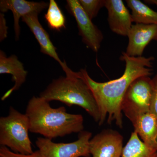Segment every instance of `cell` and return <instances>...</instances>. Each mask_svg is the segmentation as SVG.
<instances>
[{
    "mask_svg": "<svg viewBox=\"0 0 157 157\" xmlns=\"http://www.w3.org/2000/svg\"><path fill=\"white\" fill-rule=\"evenodd\" d=\"M92 157H121L123 150V137L115 130L105 129L90 141Z\"/></svg>",
    "mask_w": 157,
    "mask_h": 157,
    "instance_id": "obj_8",
    "label": "cell"
},
{
    "mask_svg": "<svg viewBox=\"0 0 157 157\" xmlns=\"http://www.w3.org/2000/svg\"><path fill=\"white\" fill-rule=\"evenodd\" d=\"M127 6L132 10L133 22L145 25H157V12L139 0H126Z\"/></svg>",
    "mask_w": 157,
    "mask_h": 157,
    "instance_id": "obj_16",
    "label": "cell"
},
{
    "mask_svg": "<svg viewBox=\"0 0 157 157\" xmlns=\"http://www.w3.org/2000/svg\"><path fill=\"white\" fill-rule=\"evenodd\" d=\"M132 123L141 140L157 150V117L150 112L138 117Z\"/></svg>",
    "mask_w": 157,
    "mask_h": 157,
    "instance_id": "obj_14",
    "label": "cell"
},
{
    "mask_svg": "<svg viewBox=\"0 0 157 157\" xmlns=\"http://www.w3.org/2000/svg\"><path fill=\"white\" fill-rule=\"evenodd\" d=\"M0 74H9L12 76V81L14 84L8 90L2 97L4 101L11 95V94L19 89L26 80L28 72L24 69L23 64L18 59L15 55L7 57L2 50L0 51Z\"/></svg>",
    "mask_w": 157,
    "mask_h": 157,
    "instance_id": "obj_13",
    "label": "cell"
},
{
    "mask_svg": "<svg viewBox=\"0 0 157 157\" xmlns=\"http://www.w3.org/2000/svg\"><path fill=\"white\" fill-rule=\"evenodd\" d=\"M152 91L151 101L150 112L157 117V73L152 79Z\"/></svg>",
    "mask_w": 157,
    "mask_h": 157,
    "instance_id": "obj_20",
    "label": "cell"
},
{
    "mask_svg": "<svg viewBox=\"0 0 157 157\" xmlns=\"http://www.w3.org/2000/svg\"><path fill=\"white\" fill-rule=\"evenodd\" d=\"M144 2L148 4H154L157 6V0H146Z\"/></svg>",
    "mask_w": 157,
    "mask_h": 157,
    "instance_id": "obj_22",
    "label": "cell"
},
{
    "mask_svg": "<svg viewBox=\"0 0 157 157\" xmlns=\"http://www.w3.org/2000/svg\"><path fill=\"white\" fill-rule=\"evenodd\" d=\"M29 121V132L52 140L84 129V119L81 114L67 112L64 107L53 108L49 102L33 96L29 101L25 111Z\"/></svg>",
    "mask_w": 157,
    "mask_h": 157,
    "instance_id": "obj_2",
    "label": "cell"
},
{
    "mask_svg": "<svg viewBox=\"0 0 157 157\" xmlns=\"http://www.w3.org/2000/svg\"><path fill=\"white\" fill-rule=\"evenodd\" d=\"M128 37V44L125 52L129 56H142L144 51L150 42L157 41V25H133Z\"/></svg>",
    "mask_w": 157,
    "mask_h": 157,
    "instance_id": "obj_10",
    "label": "cell"
},
{
    "mask_svg": "<svg viewBox=\"0 0 157 157\" xmlns=\"http://www.w3.org/2000/svg\"><path fill=\"white\" fill-rule=\"evenodd\" d=\"M39 14L37 12L31 13L22 17L21 20L28 26L39 42L41 52L49 56L57 62L64 71L66 76L69 77L74 76L76 72L72 71L67 66L66 62L62 61L59 57L56 51V48L52 42L48 33L43 28L39 21Z\"/></svg>",
    "mask_w": 157,
    "mask_h": 157,
    "instance_id": "obj_9",
    "label": "cell"
},
{
    "mask_svg": "<svg viewBox=\"0 0 157 157\" xmlns=\"http://www.w3.org/2000/svg\"><path fill=\"white\" fill-rule=\"evenodd\" d=\"M120 59L125 62V69L120 78L106 82H101L92 79L86 69L80 70L82 76L94 97L100 113L98 123L101 126L106 119L108 124L113 122L120 128H123L122 103L130 84L136 78L152 74V61L154 57H131L123 52Z\"/></svg>",
    "mask_w": 157,
    "mask_h": 157,
    "instance_id": "obj_1",
    "label": "cell"
},
{
    "mask_svg": "<svg viewBox=\"0 0 157 157\" xmlns=\"http://www.w3.org/2000/svg\"><path fill=\"white\" fill-rule=\"evenodd\" d=\"M39 97L49 102L60 101L69 107L77 105L84 109L96 122L100 121L97 102L80 71L72 77L61 76L54 79Z\"/></svg>",
    "mask_w": 157,
    "mask_h": 157,
    "instance_id": "obj_3",
    "label": "cell"
},
{
    "mask_svg": "<svg viewBox=\"0 0 157 157\" xmlns=\"http://www.w3.org/2000/svg\"><path fill=\"white\" fill-rule=\"evenodd\" d=\"M121 157H157V150L147 146L134 131L124 147Z\"/></svg>",
    "mask_w": 157,
    "mask_h": 157,
    "instance_id": "obj_15",
    "label": "cell"
},
{
    "mask_svg": "<svg viewBox=\"0 0 157 157\" xmlns=\"http://www.w3.org/2000/svg\"><path fill=\"white\" fill-rule=\"evenodd\" d=\"M29 121L25 113L10 107L9 114L0 118V145L17 153H33L29 136Z\"/></svg>",
    "mask_w": 157,
    "mask_h": 157,
    "instance_id": "obj_4",
    "label": "cell"
},
{
    "mask_svg": "<svg viewBox=\"0 0 157 157\" xmlns=\"http://www.w3.org/2000/svg\"><path fill=\"white\" fill-rule=\"evenodd\" d=\"M92 136L90 132L82 131L78 133V139L70 143H55L52 140L39 137L36 144L44 157H90Z\"/></svg>",
    "mask_w": 157,
    "mask_h": 157,
    "instance_id": "obj_6",
    "label": "cell"
},
{
    "mask_svg": "<svg viewBox=\"0 0 157 157\" xmlns=\"http://www.w3.org/2000/svg\"><path fill=\"white\" fill-rule=\"evenodd\" d=\"M152 91V82L150 76H142L129 86L122 103V111L131 121L150 112Z\"/></svg>",
    "mask_w": 157,
    "mask_h": 157,
    "instance_id": "obj_5",
    "label": "cell"
},
{
    "mask_svg": "<svg viewBox=\"0 0 157 157\" xmlns=\"http://www.w3.org/2000/svg\"><path fill=\"white\" fill-rule=\"evenodd\" d=\"M108 11V22L113 33L128 36L133 23L132 14L122 0H105Z\"/></svg>",
    "mask_w": 157,
    "mask_h": 157,
    "instance_id": "obj_11",
    "label": "cell"
},
{
    "mask_svg": "<svg viewBox=\"0 0 157 157\" xmlns=\"http://www.w3.org/2000/svg\"><path fill=\"white\" fill-rule=\"evenodd\" d=\"M80 6L90 19L97 17L101 8L105 7V0H78Z\"/></svg>",
    "mask_w": 157,
    "mask_h": 157,
    "instance_id": "obj_18",
    "label": "cell"
},
{
    "mask_svg": "<svg viewBox=\"0 0 157 157\" xmlns=\"http://www.w3.org/2000/svg\"><path fill=\"white\" fill-rule=\"evenodd\" d=\"M67 8L75 17L77 23L78 34L82 42L95 52L101 48L104 36L101 31L95 25L82 8L78 0H67Z\"/></svg>",
    "mask_w": 157,
    "mask_h": 157,
    "instance_id": "obj_7",
    "label": "cell"
},
{
    "mask_svg": "<svg viewBox=\"0 0 157 157\" xmlns=\"http://www.w3.org/2000/svg\"><path fill=\"white\" fill-rule=\"evenodd\" d=\"M8 27L6 25V21L4 13H0V41H4L7 37Z\"/></svg>",
    "mask_w": 157,
    "mask_h": 157,
    "instance_id": "obj_21",
    "label": "cell"
},
{
    "mask_svg": "<svg viewBox=\"0 0 157 157\" xmlns=\"http://www.w3.org/2000/svg\"><path fill=\"white\" fill-rule=\"evenodd\" d=\"M49 4L45 2H29L25 0H1L0 10L4 13L10 10L12 12L14 19V29L15 40L17 41L20 35V18L33 12L41 13L48 7Z\"/></svg>",
    "mask_w": 157,
    "mask_h": 157,
    "instance_id": "obj_12",
    "label": "cell"
},
{
    "mask_svg": "<svg viewBox=\"0 0 157 157\" xmlns=\"http://www.w3.org/2000/svg\"><path fill=\"white\" fill-rule=\"evenodd\" d=\"M45 18L48 27L53 30L60 31L66 28V18L57 3L50 0Z\"/></svg>",
    "mask_w": 157,
    "mask_h": 157,
    "instance_id": "obj_17",
    "label": "cell"
},
{
    "mask_svg": "<svg viewBox=\"0 0 157 157\" xmlns=\"http://www.w3.org/2000/svg\"><path fill=\"white\" fill-rule=\"evenodd\" d=\"M0 157H44L39 150L34 151L31 154H22L11 151L6 146H1Z\"/></svg>",
    "mask_w": 157,
    "mask_h": 157,
    "instance_id": "obj_19",
    "label": "cell"
}]
</instances>
